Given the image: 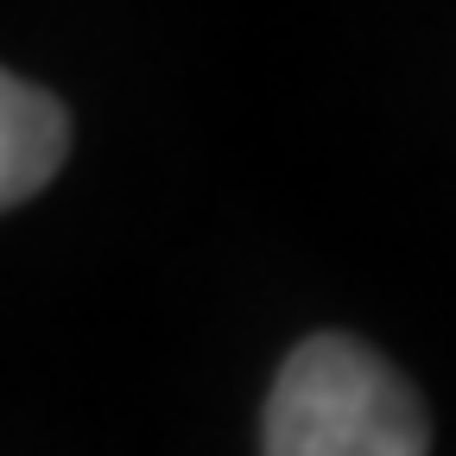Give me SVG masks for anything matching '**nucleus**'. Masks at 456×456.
I'll return each instance as SVG.
<instances>
[{"label":"nucleus","instance_id":"f03ea898","mask_svg":"<svg viewBox=\"0 0 456 456\" xmlns=\"http://www.w3.org/2000/svg\"><path fill=\"white\" fill-rule=\"evenodd\" d=\"M70 152V114L38 83L0 70V209L38 197Z\"/></svg>","mask_w":456,"mask_h":456},{"label":"nucleus","instance_id":"f257e3e1","mask_svg":"<svg viewBox=\"0 0 456 456\" xmlns=\"http://www.w3.org/2000/svg\"><path fill=\"white\" fill-rule=\"evenodd\" d=\"M266 456H431V425L387 355L323 330L266 393Z\"/></svg>","mask_w":456,"mask_h":456}]
</instances>
